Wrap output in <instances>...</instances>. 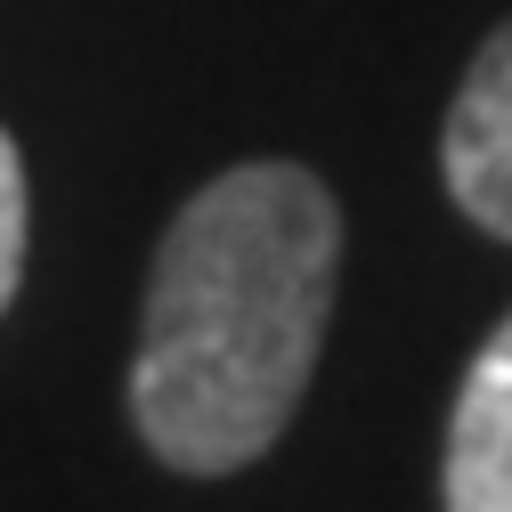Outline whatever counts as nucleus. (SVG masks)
Instances as JSON below:
<instances>
[{
  "label": "nucleus",
  "mask_w": 512,
  "mask_h": 512,
  "mask_svg": "<svg viewBox=\"0 0 512 512\" xmlns=\"http://www.w3.org/2000/svg\"><path fill=\"white\" fill-rule=\"evenodd\" d=\"M342 269V212L301 163H236L187 196L147 277L131 415L171 472L269 456L301 407Z\"/></svg>",
  "instance_id": "f257e3e1"
},
{
  "label": "nucleus",
  "mask_w": 512,
  "mask_h": 512,
  "mask_svg": "<svg viewBox=\"0 0 512 512\" xmlns=\"http://www.w3.org/2000/svg\"><path fill=\"white\" fill-rule=\"evenodd\" d=\"M439 171L464 220L512 244V17L488 33V49L472 57L456 106L439 122Z\"/></svg>",
  "instance_id": "f03ea898"
},
{
  "label": "nucleus",
  "mask_w": 512,
  "mask_h": 512,
  "mask_svg": "<svg viewBox=\"0 0 512 512\" xmlns=\"http://www.w3.org/2000/svg\"><path fill=\"white\" fill-rule=\"evenodd\" d=\"M447 512H512V317L480 342L447 415Z\"/></svg>",
  "instance_id": "7ed1b4c3"
},
{
  "label": "nucleus",
  "mask_w": 512,
  "mask_h": 512,
  "mask_svg": "<svg viewBox=\"0 0 512 512\" xmlns=\"http://www.w3.org/2000/svg\"><path fill=\"white\" fill-rule=\"evenodd\" d=\"M17 277H25V163L17 139L0 131V309L17 301Z\"/></svg>",
  "instance_id": "20e7f679"
}]
</instances>
